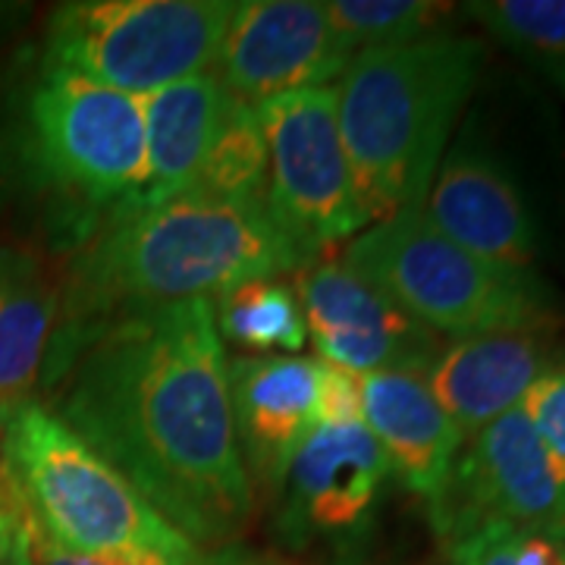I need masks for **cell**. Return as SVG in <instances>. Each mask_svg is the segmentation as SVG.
Wrapping results in <instances>:
<instances>
[{
    "mask_svg": "<svg viewBox=\"0 0 565 565\" xmlns=\"http://www.w3.org/2000/svg\"><path fill=\"white\" fill-rule=\"evenodd\" d=\"M236 0H79L51 17L44 63L145 98L207 73Z\"/></svg>",
    "mask_w": 565,
    "mask_h": 565,
    "instance_id": "6",
    "label": "cell"
},
{
    "mask_svg": "<svg viewBox=\"0 0 565 565\" xmlns=\"http://www.w3.org/2000/svg\"><path fill=\"white\" fill-rule=\"evenodd\" d=\"M214 327L221 343L236 345L245 355H282L308 343L299 296L282 277L243 282L217 296Z\"/></svg>",
    "mask_w": 565,
    "mask_h": 565,
    "instance_id": "19",
    "label": "cell"
},
{
    "mask_svg": "<svg viewBox=\"0 0 565 565\" xmlns=\"http://www.w3.org/2000/svg\"><path fill=\"white\" fill-rule=\"evenodd\" d=\"M321 7L352 57L371 47H393L449 32V22L462 13V7L437 0H321Z\"/></svg>",
    "mask_w": 565,
    "mask_h": 565,
    "instance_id": "22",
    "label": "cell"
},
{
    "mask_svg": "<svg viewBox=\"0 0 565 565\" xmlns=\"http://www.w3.org/2000/svg\"><path fill=\"white\" fill-rule=\"evenodd\" d=\"M22 120L25 158L47 189L107 214L139 189L145 177L141 98L70 70L41 66Z\"/></svg>",
    "mask_w": 565,
    "mask_h": 565,
    "instance_id": "7",
    "label": "cell"
},
{
    "mask_svg": "<svg viewBox=\"0 0 565 565\" xmlns=\"http://www.w3.org/2000/svg\"><path fill=\"white\" fill-rule=\"evenodd\" d=\"M550 367L541 333H484L444 345L427 371V386L462 440H471L519 408Z\"/></svg>",
    "mask_w": 565,
    "mask_h": 565,
    "instance_id": "17",
    "label": "cell"
},
{
    "mask_svg": "<svg viewBox=\"0 0 565 565\" xmlns=\"http://www.w3.org/2000/svg\"><path fill=\"white\" fill-rule=\"evenodd\" d=\"M10 500V497H7ZM13 509V503H10ZM13 519H17V541H20V556L22 565H154V563H136V559H104V556H79V553H70L54 541H47L39 527L32 525L22 512L13 509Z\"/></svg>",
    "mask_w": 565,
    "mask_h": 565,
    "instance_id": "25",
    "label": "cell"
},
{
    "mask_svg": "<svg viewBox=\"0 0 565 565\" xmlns=\"http://www.w3.org/2000/svg\"><path fill=\"white\" fill-rule=\"evenodd\" d=\"M54 343L61 396L51 412L204 553L236 541L255 490L236 444L214 302L122 311Z\"/></svg>",
    "mask_w": 565,
    "mask_h": 565,
    "instance_id": "1",
    "label": "cell"
},
{
    "mask_svg": "<svg viewBox=\"0 0 565 565\" xmlns=\"http://www.w3.org/2000/svg\"><path fill=\"white\" fill-rule=\"evenodd\" d=\"M362 422V386L359 374L318 362V424Z\"/></svg>",
    "mask_w": 565,
    "mask_h": 565,
    "instance_id": "24",
    "label": "cell"
},
{
    "mask_svg": "<svg viewBox=\"0 0 565 565\" xmlns=\"http://www.w3.org/2000/svg\"><path fill=\"white\" fill-rule=\"evenodd\" d=\"M362 424L384 449L405 490L434 509L465 446L462 434L434 399L427 374L374 371L359 377Z\"/></svg>",
    "mask_w": 565,
    "mask_h": 565,
    "instance_id": "15",
    "label": "cell"
},
{
    "mask_svg": "<svg viewBox=\"0 0 565 565\" xmlns=\"http://www.w3.org/2000/svg\"><path fill=\"white\" fill-rule=\"evenodd\" d=\"M192 192L267 211V141L252 104L230 95Z\"/></svg>",
    "mask_w": 565,
    "mask_h": 565,
    "instance_id": "20",
    "label": "cell"
},
{
    "mask_svg": "<svg viewBox=\"0 0 565 565\" xmlns=\"http://www.w3.org/2000/svg\"><path fill=\"white\" fill-rule=\"evenodd\" d=\"M424 217L484 262L534 270L537 226L519 182L481 139L462 136L437 167Z\"/></svg>",
    "mask_w": 565,
    "mask_h": 565,
    "instance_id": "13",
    "label": "cell"
},
{
    "mask_svg": "<svg viewBox=\"0 0 565 565\" xmlns=\"http://www.w3.org/2000/svg\"><path fill=\"white\" fill-rule=\"evenodd\" d=\"M427 512L440 541L484 522H563L565 468L519 405L465 440L444 497Z\"/></svg>",
    "mask_w": 565,
    "mask_h": 565,
    "instance_id": "10",
    "label": "cell"
},
{
    "mask_svg": "<svg viewBox=\"0 0 565 565\" xmlns=\"http://www.w3.org/2000/svg\"><path fill=\"white\" fill-rule=\"evenodd\" d=\"M462 13L565 95V0H475Z\"/></svg>",
    "mask_w": 565,
    "mask_h": 565,
    "instance_id": "21",
    "label": "cell"
},
{
    "mask_svg": "<svg viewBox=\"0 0 565 565\" xmlns=\"http://www.w3.org/2000/svg\"><path fill=\"white\" fill-rule=\"evenodd\" d=\"M230 92L214 70L173 82L141 98L145 120V177L114 214H139L173 202L195 189L207 148L217 136Z\"/></svg>",
    "mask_w": 565,
    "mask_h": 565,
    "instance_id": "16",
    "label": "cell"
},
{
    "mask_svg": "<svg viewBox=\"0 0 565 565\" xmlns=\"http://www.w3.org/2000/svg\"><path fill=\"white\" fill-rule=\"evenodd\" d=\"M484 66V41L440 32L355 54L337 114L367 226L424 211L452 126Z\"/></svg>",
    "mask_w": 565,
    "mask_h": 565,
    "instance_id": "3",
    "label": "cell"
},
{
    "mask_svg": "<svg viewBox=\"0 0 565 565\" xmlns=\"http://www.w3.org/2000/svg\"><path fill=\"white\" fill-rule=\"evenodd\" d=\"M340 262L440 337L541 333L556 321L553 296L534 270L465 252L434 230L424 211L371 223Z\"/></svg>",
    "mask_w": 565,
    "mask_h": 565,
    "instance_id": "5",
    "label": "cell"
},
{
    "mask_svg": "<svg viewBox=\"0 0 565 565\" xmlns=\"http://www.w3.org/2000/svg\"><path fill=\"white\" fill-rule=\"evenodd\" d=\"M0 565H17V519L0 481Z\"/></svg>",
    "mask_w": 565,
    "mask_h": 565,
    "instance_id": "26",
    "label": "cell"
},
{
    "mask_svg": "<svg viewBox=\"0 0 565 565\" xmlns=\"http://www.w3.org/2000/svg\"><path fill=\"white\" fill-rule=\"evenodd\" d=\"M233 427L252 490L277 493L305 437L318 427V359H226Z\"/></svg>",
    "mask_w": 565,
    "mask_h": 565,
    "instance_id": "14",
    "label": "cell"
},
{
    "mask_svg": "<svg viewBox=\"0 0 565 565\" xmlns=\"http://www.w3.org/2000/svg\"><path fill=\"white\" fill-rule=\"evenodd\" d=\"M267 141V217L305 264L367 230L345 154L337 92L305 88L255 104Z\"/></svg>",
    "mask_w": 565,
    "mask_h": 565,
    "instance_id": "8",
    "label": "cell"
},
{
    "mask_svg": "<svg viewBox=\"0 0 565 565\" xmlns=\"http://www.w3.org/2000/svg\"><path fill=\"white\" fill-rule=\"evenodd\" d=\"M302 267L264 207L185 192L151 211L104 217L73 264L63 333L136 308L214 302L233 286Z\"/></svg>",
    "mask_w": 565,
    "mask_h": 565,
    "instance_id": "2",
    "label": "cell"
},
{
    "mask_svg": "<svg viewBox=\"0 0 565 565\" xmlns=\"http://www.w3.org/2000/svg\"><path fill=\"white\" fill-rule=\"evenodd\" d=\"M352 54L323 17L321 0H236L214 61V76L245 104L327 88Z\"/></svg>",
    "mask_w": 565,
    "mask_h": 565,
    "instance_id": "12",
    "label": "cell"
},
{
    "mask_svg": "<svg viewBox=\"0 0 565 565\" xmlns=\"http://www.w3.org/2000/svg\"><path fill=\"white\" fill-rule=\"evenodd\" d=\"M0 481L17 512L79 556L211 565L98 449L39 399L0 418Z\"/></svg>",
    "mask_w": 565,
    "mask_h": 565,
    "instance_id": "4",
    "label": "cell"
},
{
    "mask_svg": "<svg viewBox=\"0 0 565 565\" xmlns=\"http://www.w3.org/2000/svg\"><path fill=\"white\" fill-rule=\"evenodd\" d=\"M390 475L384 449L362 422L318 424L277 490V537L289 550L359 553Z\"/></svg>",
    "mask_w": 565,
    "mask_h": 565,
    "instance_id": "9",
    "label": "cell"
},
{
    "mask_svg": "<svg viewBox=\"0 0 565 565\" xmlns=\"http://www.w3.org/2000/svg\"><path fill=\"white\" fill-rule=\"evenodd\" d=\"M57 289L29 252L0 245V418L35 399L51 362Z\"/></svg>",
    "mask_w": 565,
    "mask_h": 565,
    "instance_id": "18",
    "label": "cell"
},
{
    "mask_svg": "<svg viewBox=\"0 0 565 565\" xmlns=\"http://www.w3.org/2000/svg\"><path fill=\"white\" fill-rule=\"evenodd\" d=\"M17 565H22V556H20V541H17Z\"/></svg>",
    "mask_w": 565,
    "mask_h": 565,
    "instance_id": "27",
    "label": "cell"
},
{
    "mask_svg": "<svg viewBox=\"0 0 565 565\" xmlns=\"http://www.w3.org/2000/svg\"><path fill=\"white\" fill-rule=\"evenodd\" d=\"M292 289L302 305L308 343L318 349V362L359 377L374 371L427 374L444 349L440 333L415 321L340 258L305 264L296 270Z\"/></svg>",
    "mask_w": 565,
    "mask_h": 565,
    "instance_id": "11",
    "label": "cell"
},
{
    "mask_svg": "<svg viewBox=\"0 0 565 565\" xmlns=\"http://www.w3.org/2000/svg\"><path fill=\"white\" fill-rule=\"evenodd\" d=\"M449 565H565L563 522H484L444 541Z\"/></svg>",
    "mask_w": 565,
    "mask_h": 565,
    "instance_id": "23",
    "label": "cell"
}]
</instances>
